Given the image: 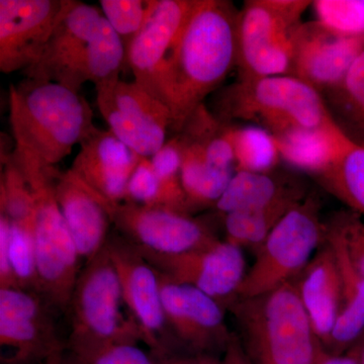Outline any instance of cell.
Here are the masks:
<instances>
[{
  "instance_id": "28",
  "label": "cell",
  "mask_w": 364,
  "mask_h": 364,
  "mask_svg": "<svg viewBox=\"0 0 364 364\" xmlns=\"http://www.w3.org/2000/svg\"><path fill=\"white\" fill-rule=\"evenodd\" d=\"M348 210L364 217V148L350 142L338 159L315 176Z\"/></svg>"
},
{
  "instance_id": "6",
  "label": "cell",
  "mask_w": 364,
  "mask_h": 364,
  "mask_svg": "<svg viewBox=\"0 0 364 364\" xmlns=\"http://www.w3.org/2000/svg\"><path fill=\"white\" fill-rule=\"evenodd\" d=\"M313 1L248 0L239 11L237 64L239 78L289 75L294 42Z\"/></svg>"
},
{
  "instance_id": "19",
  "label": "cell",
  "mask_w": 364,
  "mask_h": 364,
  "mask_svg": "<svg viewBox=\"0 0 364 364\" xmlns=\"http://www.w3.org/2000/svg\"><path fill=\"white\" fill-rule=\"evenodd\" d=\"M141 158L111 131L97 128L80 144L69 170L114 208L126 200L129 181Z\"/></svg>"
},
{
  "instance_id": "17",
  "label": "cell",
  "mask_w": 364,
  "mask_h": 364,
  "mask_svg": "<svg viewBox=\"0 0 364 364\" xmlns=\"http://www.w3.org/2000/svg\"><path fill=\"white\" fill-rule=\"evenodd\" d=\"M102 16L97 6L64 0L63 9L42 55L23 71L26 78L51 81L79 92L76 77L79 61Z\"/></svg>"
},
{
  "instance_id": "14",
  "label": "cell",
  "mask_w": 364,
  "mask_h": 364,
  "mask_svg": "<svg viewBox=\"0 0 364 364\" xmlns=\"http://www.w3.org/2000/svg\"><path fill=\"white\" fill-rule=\"evenodd\" d=\"M40 294L21 287L0 289V346L2 364H28L47 360L63 346L54 334ZM51 306V305H50Z\"/></svg>"
},
{
  "instance_id": "29",
  "label": "cell",
  "mask_w": 364,
  "mask_h": 364,
  "mask_svg": "<svg viewBox=\"0 0 364 364\" xmlns=\"http://www.w3.org/2000/svg\"><path fill=\"white\" fill-rule=\"evenodd\" d=\"M304 198L282 200L268 207L236 210L225 215L226 240L242 249L257 250L282 217Z\"/></svg>"
},
{
  "instance_id": "32",
  "label": "cell",
  "mask_w": 364,
  "mask_h": 364,
  "mask_svg": "<svg viewBox=\"0 0 364 364\" xmlns=\"http://www.w3.org/2000/svg\"><path fill=\"white\" fill-rule=\"evenodd\" d=\"M4 165L0 183V214L21 226L32 228L36 214V198L30 184L11 155L1 159Z\"/></svg>"
},
{
  "instance_id": "16",
  "label": "cell",
  "mask_w": 364,
  "mask_h": 364,
  "mask_svg": "<svg viewBox=\"0 0 364 364\" xmlns=\"http://www.w3.org/2000/svg\"><path fill=\"white\" fill-rule=\"evenodd\" d=\"M64 0H0V71L23 70L42 55Z\"/></svg>"
},
{
  "instance_id": "20",
  "label": "cell",
  "mask_w": 364,
  "mask_h": 364,
  "mask_svg": "<svg viewBox=\"0 0 364 364\" xmlns=\"http://www.w3.org/2000/svg\"><path fill=\"white\" fill-rule=\"evenodd\" d=\"M54 195L81 259H92L109 238L114 208L70 170L56 171Z\"/></svg>"
},
{
  "instance_id": "38",
  "label": "cell",
  "mask_w": 364,
  "mask_h": 364,
  "mask_svg": "<svg viewBox=\"0 0 364 364\" xmlns=\"http://www.w3.org/2000/svg\"><path fill=\"white\" fill-rule=\"evenodd\" d=\"M142 205H160L159 182L150 158L142 157L132 173L126 200Z\"/></svg>"
},
{
  "instance_id": "3",
  "label": "cell",
  "mask_w": 364,
  "mask_h": 364,
  "mask_svg": "<svg viewBox=\"0 0 364 364\" xmlns=\"http://www.w3.org/2000/svg\"><path fill=\"white\" fill-rule=\"evenodd\" d=\"M228 310L253 364H318L329 354L293 282L261 296L237 299Z\"/></svg>"
},
{
  "instance_id": "23",
  "label": "cell",
  "mask_w": 364,
  "mask_h": 364,
  "mask_svg": "<svg viewBox=\"0 0 364 364\" xmlns=\"http://www.w3.org/2000/svg\"><path fill=\"white\" fill-rule=\"evenodd\" d=\"M326 227V239L336 256L342 284L341 311L326 350L339 355L350 350L364 335V277L352 264L339 237Z\"/></svg>"
},
{
  "instance_id": "40",
  "label": "cell",
  "mask_w": 364,
  "mask_h": 364,
  "mask_svg": "<svg viewBox=\"0 0 364 364\" xmlns=\"http://www.w3.org/2000/svg\"><path fill=\"white\" fill-rule=\"evenodd\" d=\"M157 364H224L223 359L213 354H186V355H171L156 359Z\"/></svg>"
},
{
  "instance_id": "43",
  "label": "cell",
  "mask_w": 364,
  "mask_h": 364,
  "mask_svg": "<svg viewBox=\"0 0 364 364\" xmlns=\"http://www.w3.org/2000/svg\"><path fill=\"white\" fill-rule=\"evenodd\" d=\"M318 364H358L356 358L351 353L339 354V355H332L327 354Z\"/></svg>"
},
{
  "instance_id": "21",
  "label": "cell",
  "mask_w": 364,
  "mask_h": 364,
  "mask_svg": "<svg viewBox=\"0 0 364 364\" xmlns=\"http://www.w3.org/2000/svg\"><path fill=\"white\" fill-rule=\"evenodd\" d=\"M291 282L316 334L326 349L342 305L338 262L327 239L303 272Z\"/></svg>"
},
{
  "instance_id": "37",
  "label": "cell",
  "mask_w": 364,
  "mask_h": 364,
  "mask_svg": "<svg viewBox=\"0 0 364 364\" xmlns=\"http://www.w3.org/2000/svg\"><path fill=\"white\" fill-rule=\"evenodd\" d=\"M328 228L339 237L352 264L364 277V219L350 210L336 213Z\"/></svg>"
},
{
  "instance_id": "2",
  "label": "cell",
  "mask_w": 364,
  "mask_h": 364,
  "mask_svg": "<svg viewBox=\"0 0 364 364\" xmlns=\"http://www.w3.org/2000/svg\"><path fill=\"white\" fill-rule=\"evenodd\" d=\"M11 154L26 178L53 168L97 129L90 104L70 88L25 78L9 87Z\"/></svg>"
},
{
  "instance_id": "15",
  "label": "cell",
  "mask_w": 364,
  "mask_h": 364,
  "mask_svg": "<svg viewBox=\"0 0 364 364\" xmlns=\"http://www.w3.org/2000/svg\"><path fill=\"white\" fill-rule=\"evenodd\" d=\"M196 4V0H154L142 30L127 47L134 81L157 100L160 75Z\"/></svg>"
},
{
  "instance_id": "7",
  "label": "cell",
  "mask_w": 364,
  "mask_h": 364,
  "mask_svg": "<svg viewBox=\"0 0 364 364\" xmlns=\"http://www.w3.org/2000/svg\"><path fill=\"white\" fill-rule=\"evenodd\" d=\"M55 167L26 178L36 198L33 221L38 293L54 308L67 312L81 269L75 242L54 195Z\"/></svg>"
},
{
  "instance_id": "1",
  "label": "cell",
  "mask_w": 364,
  "mask_h": 364,
  "mask_svg": "<svg viewBox=\"0 0 364 364\" xmlns=\"http://www.w3.org/2000/svg\"><path fill=\"white\" fill-rule=\"evenodd\" d=\"M238 16L227 0H196L159 79V100L168 107L172 131H181L236 66Z\"/></svg>"
},
{
  "instance_id": "25",
  "label": "cell",
  "mask_w": 364,
  "mask_h": 364,
  "mask_svg": "<svg viewBox=\"0 0 364 364\" xmlns=\"http://www.w3.org/2000/svg\"><path fill=\"white\" fill-rule=\"evenodd\" d=\"M127 64V47L124 41L104 16L97 21L82 53L77 67V85L95 83V87L112 85Z\"/></svg>"
},
{
  "instance_id": "24",
  "label": "cell",
  "mask_w": 364,
  "mask_h": 364,
  "mask_svg": "<svg viewBox=\"0 0 364 364\" xmlns=\"http://www.w3.org/2000/svg\"><path fill=\"white\" fill-rule=\"evenodd\" d=\"M304 189L272 172L236 171L215 207L222 215L306 198Z\"/></svg>"
},
{
  "instance_id": "36",
  "label": "cell",
  "mask_w": 364,
  "mask_h": 364,
  "mask_svg": "<svg viewBox=\"0 0 364 364\" xmlns=\"http://www.w3.org/2000/svg\"><path fill=\"white\" fill-rule=\"evenodd\" d=\"M154 0H100L102 16L124 41L126 47L142 30Z\"/></svg>"
},
{
  "instance_id": "33",
  "label": "cell",
  "mask_w": 364,
  "mask_h": 364,
  "mask_svg": "<svg viewBox=\"0 0 364 364\" xmlns=\"http://www.w3.org/2000/svg\"><path fill=\"white\" fill-rule=\"evenodd\" d=\"M81 364H157L152 354L146 353L138 342L132 340L116 341H70L65 346Z\"/></svg>"
},
{
  "instance_id": "22",
  "label": "cell",
  "mask_w": 364,
  "mask_h": 364,
  "mask_svg": "<svg viewBox=\"0 0 364 364\" xmlns=\"http://www.w3.org/2000/svg\"><path fill=\"white\" fill-rule=\"evenodd\" d=\"M274 136L282 160L314 177L329 168L351 142L335 121L320 128L296 129Z\"/></svg>"
},
{
  "instance_id": "35",
  "label": "cell",
  "mask_w": 364,
  "mask_h": 364,
  "mask_svg": "<svg viewBox=\"0 0 364 364\" xmlns=\"http://www.w3.org/2000/svg\"><path fill=\"white\" fill-rule=\"evenodd\" d=\"M9 264L16 287L38 293L37 259L33 229L21 226L11 221Z\"/></svg>"
},
{
  "instance_id": "4",
  "label": "cell",
  "mask_w": 364,
  "mask_h": 364,
  "mask_svg": "<svg viewBox=\"0 0 364 364\" xmlns=\"http://www.w3.org/2000/svg\"><path fill=\"white\" fill-rule=\"evenodd\" d=\"M215 112L223 121L252 122L273 136L296 129L320 128L334 122L324 97L291 75L239 78L219 93Z\"/></svg>"
},
{
  "instance_id": "18",
  "label": "cell",
  "mask_w": 364,
  "mask_h": 364,
  "mask_svg": "<svg viewBox=\"0 0 364 364\" xmlns=\"http://www.w3.org/2000/svg\"><path fill=\"white\" fill-rule=\"evenodd\" d=\"M364 51V36L335 35L317 21L303 23L294 42L289 75L305 81L323 95L346 77Z\"/></svg>"
},
{
  "instance_id": "39",
  "label": "cell",
  "mask_w": 364,
  "mask_h": 364,
  "mask_svg": "<svg viewBox=\"0 0 364 364\" xmlns=\"http://www.w3.org/2000/svg\"><path fill=\"white\" fill-rule=\"evenodd\" d=\"M9 235L11 220L0 214V289L18 287L9 264Z\"/></svg>"
},
{
  "instance_id": "44",
  "label": "cell",
  "mask_w": 364,
  "mask_h": 364,
  "mask_svg": "<svg viewBox=\"0 0 364 364\" xmlns=\"http://www.w3.org/2000/svg\"><path fill=\"white\" fill-rule=\"evenodd\" d=\"M348 352L356 358L358 364H364V335Z\"/></svg>"
},
{
  "instance_id": "42",
  "label": "cell",
  "mask_w": 364,
  "mask_h": 364,
  "mask_svg": "<svg viewBox=\"0 0 364 364\" xmlns=\"http://www.w3.org/2000/svg\"><path fill=\"white\" fill-rule=\"evenodd\" d=\"M45 364H81L77 359L66 350L65 346H61L50 354Z\"/></svg>"
},
{
  "instance_id": "41",
  "label": "cell",
  "mask_w": 364,
  "mask_h": 364,
  "mask_svg": "<svg viewBox=\"0 0 364 364\" xmlns=\"http://www.w3.org/2000/svg\"><path fill=\"white\" fill-rule=\"evenodd\" d=\"M222 359L224 364H253L236 334L230 340Z\"/></svg>"
},
{
  "instance_id": "9",
  "label": "cell",
  "mask_w": 364,
  "mask_h": 364,
  "mask_svg": "<svg viewBox=\"0 0 364 364\" xmlns=\"http://www.w3.org/2000/svg\"><path fill=\"white\" fill-rule=\"evenodd\" d=\"M105 247L116 268L124 305L143 343L156 359L171 355L176 342L165 318L157 270L121 235L109 236Z\"/></svg>"
},
{
  "instance_id": "5",
  "label": "cell",
  "mask_w": 364,
  "mask_h": 364,
  "mask_svg": "<svg viewBox=\"0 0 364 364\" xmlns=\"http://www.w3.org/2000/svg\"><path fill=\"white\" fill-rule=\"evenodd\" d=\"M317 195H308L291 208L255 251L238 299L269 293L303 272L325 243L327 227Z\"/></svg>"
},
{
  "instance_id": "27",
  "label": "cell",
  "mask_w": 364,
  "mask_h": 364,
  "mask_svg": "<svg viewBox=\"0 0 364 364\" xmlns=\"http://www.w3.org/2000/svg\"><path fill=\"white\" fill-rule=\"evenodd\" d=\"M323 97L340 130L364 148V51L343 81Z\"/></svg>"
},
{
  "instance_id": "30",
  "label": "cell",
  "mask_w": 364,
  "mask_h": 364,
  "mask_svg": "<svg viewBox=\"0 0 364 364\" xmlns=\"http://www.w3.org/2000/svg\"><path fill=\"white\" fill-rule=\"evenodd\" d=\"M236 171L272 172L280 158L275 136L262 127L232 128Z\"/></svg>"
},
{
  "instance_id": "12",
  "label": "cell",
  "mask_w": 364,
  "mask_h": 364,
  "mask_svg": "<svg viewBox=\"0 0 364 364\" xmlns=\"http://www.w3.org/2000/svg\"><path fill=\"white\" fill-rule=\"evenodd\" d=\"M112 224L139 250L157 255L186 253L218 239L188 214L160 205L119 203L112 210Z\"/></svg>"
},
{
  "instance_id": "8",
  "label": "cell",
  "mask_w": 364,
  "mask_h": 364,
  "mask_svg": "<svg viewBox=\"0 0 364 364\" xmlns=\"http://www.w3.org/2000/svg\"><path fill=\"white\" fill-rule=\"evenodd\" d=\"M121 284L111 257L104 247L85 263L72 291L67 312L71 320L70 341L140 342V332L124 318Z\"/></svg>"
},
{
  "instance_id": "10",
  "label": "cell",
  "mask_w": 364,
  "mask_h": 364,
  "mask_svg": "<svg viewBox=\"0 0 364 364\" xmlns=\"http://www.w3.org/2000/svg\"><path fill=\"white\" fill-rule=\"evenodd\" d=\"M140 252L165 277L195 287L226 310L238 299L248 272L243 249L219 239L177 255Z\"/></svg>"
},
{
  "instance_id": "13",
  "label": "cell",
  "mask_w": 364,
  "mask_h": 364,
  "mask_svg": "<svg viewBox=\"0 0 364 364\" xmlns=\"http://www.w3.org/2000/svg\"><path fill=\"white\" fill-rule=\"evenodd\" d=\"M158 274L165 318L174 342L191 354L224 353L234 335L227 326L226 309L195 287Z\"/></svg>"
},
{
  "instance_id": "26",
  "label": "cell",
  "mask_w": 364,
  "mask_h": 364,
  "mask_svg": "<svg viewBox=\"0 0 364 364\" xmlns=\"http://www.w3.org/2000/svg\"><path fill=\"white\" fill-rule=\"evenodd\" d=\"M181 146V182L189 212L215 205L225 193L235 170L219 169L205 158L198 144L178 136Z\"/></svg>"
},
{
  "instance_id": "34",
  "label": "cell",
  "mask_w": 364,
  "mask_h": 364,
  "mask_svg": "<svg viewBox=\"0 0 364 364\" xmlns=\"http://www.w3.org/2000/svg\"><path fill=\"white\" fill-rule=\"evenodd\" d=\"M317 21L341 37L364 36V0H316Z\"/></svg>"
},
{
  "instance_id": "11",
  "label": "cell",
  "mask_w": 364,
  "mask_h": 364,
  "mask_svg": "<svg viewBox=\"0 0 364 364\" xmlns=\"http://www.w3.org/2000/svg\"><path fill=\"white\" fill-rule=\"evenodd\" d=\"M100 114L109 131L139 156L151 158L166 143L168 107L133 82L95 87Z\"/></svg>"
},
{
  "instance_id": "31",
  "label": "cell",
  "mask_w": 364,
  "mask_h": 364,
  "mask_svg": "<svg viewBox=\"0 0 364 364\" xmlns=\"http://www.w3.org/2000/svg\"><path fill=\"white\" fill-rule=\"evenodd\" d=\"M159 182L160 207L189 215L188 200L181 182V146L174 136L150 158Z\"/></svg>"
}]
</instances>
